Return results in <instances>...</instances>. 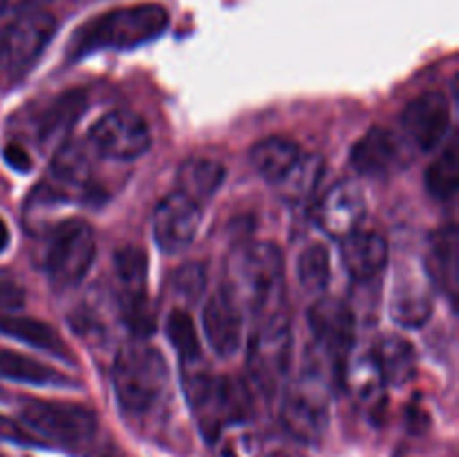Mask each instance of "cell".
Returning <instances> with one entry per match:
<instances>
[{"label": "cell", "mask_w": 459, "mask_h": 457, "mask_svg": "<svg viewBox=\"0 0 459 457\" xmlns=\"http://www.w3.org/2000/svg\"><path fill=\"white\" fill-rule=\"evenodd\" d=\"M169 27V13L160 4H130L92 18L76 30L70 43V58H81L97 49H133L151 43Z\"/></svg>", "instance_id": "cell-1"}, {"label": "cell", "mask_w": 459, "mask_h": 457, "mask_svg": "<svg viewBox=\"0 0 459 457\" xmlns=\"http://www.w3.org/2000/svg\"><path fill=\"white\" fill-rule=\"evenodd\" d=\"M112 384L121 408L133 417H143L161 401L169 388V366L155 348L130 343L117 354Z\"/></svg>", "instance_id": "cell-2"}, {"label": "cell", "mask_w": 459, "mask_h": 457, "mask_svg": "<svg viewBox=\"0 0 459 457\" xmlns=\"http://www.w3.org/2000/svg\"><path fill=\"white\" fill-rule=\"evenodd\" d=\"M184 390L195 410L200 428L213 442L229 424L245 421L251 415V399L245 385L229 376H211L209 372H184Z\"/></svg>", "instance_id": "cell-3"}, {"label": "cell", "mask_w": 459, "mask_h": 457, "mask_svg": "<svg viewBox=\"0 0 459 457\" xmlns=\"http://www.w3.org/2000/svg\"><path fill=\"white\" fill-rule=\"evenodd\" d=\"M56 27V18L43 9L18 13L4 27L0 34V88H13L30 74L52 43Z\"/></svg>", "instance_id": "cell-4"}, {"label": "cell", "mask_w": 459, "mask_h": 457, "mask_svg": "<svg viewBox=\"0 0 459 457\" xmlns=\"http://www.w3.org/2000/svg\"><path fill=\"white\" fill-rule=\"evenodd\" d=\"M233 287L258 316L282 309V254L276 245H251L233 258Z\"/></svg>", "instance_id": "cell-5"}, {"label": "cell", "mask_w": 459, "mask_h": 457, "mask_svg": "<svg viewBox=\"0 0 459 457\" xmlns=\"http://www.w3.org/2000/svg\"><path fill=\"white\" fill-rule=\"evenodd\" d=\"M290 354L291 330L285 312L278 309V312L263 314L251 336L249 358H247L251 376L263 392L273 394L281 388L290 367Z\"/></svg>", "instance_id": "cell-6"}, {"label": "cell", "mask_w": 459, "mask_h": 457, "mask_svg": "<svg viewBox=\"0 0 459 457\" xmlns=\"http://www.w3.org/2000/svg\"><path fill=\"white\" fill-rule=\"evenodd\" d=\"M97 255V237L83 220H65L49 236L45 272L56 287H72L85 278Z\"/></svg>", "instance_id": "cell-7"}, {"label": "cell", "mask_w": 459, "mask_h": 457, "mask_svg": "<svg viewBox=\"0 0 459 457\" xmlns=\"http://www.w3.org/2000/svg\"><path fill=\"white\" fill-rule=\"evenodd\" d=\"M281 419L296 439L316 444L330 424V390L321 375L305 372L285 392Z\"/></svg>", "instance_id": "cell-8"}, {"label": "cell", "mask_w": 459, "mask_h": 457, "mask_svg": "<svg viewBox=\"0 0 459 457\" xmlns=\"http://www.w3.org/2000/svg\"><path fill=\"white\" fill-rule=\"evenodd\" d=\"M115 273L121 291V312L130 330L139 336H148L155 330V309L148 300V255L142 246L126 245L115 254Z\"/></svg>", "instance_id": "cell-9"}, {"label": "cell", "mask_w": 459, "mask_h": 457, "mask_svg": "<svg viewBox=\"0 0 459 457\" xmlns=\"http://www.w3.org/2000/svg\"><path fill=\"white\" fill-rule=\"evenodd\" d=\"M22 421L36 433L61 444H81L97 433V415L88 406L31 399L21 410Z\"/></svg>", "instance_id": "cell-10"}, {"label": "cell", "mask_w": 459, "mask_h": 457, "mask_svg": "<svg viewBox=\"0 0 459 457\" xmlns=\"http://www.w3.org/2000/svg\"><path fill=\"white\" fill-rule=\"evenodd\" d=\"M307 323L314 341L330 358L334 379L345 381L350 352L354 348V314L339 300H318L309 307Z\"/></svg>", "instance_id": "cell-11"}, {"label": "cell", "mask_w": 459, "mask_h": 457, "mask_svg": "<svg viewBox=\"0 0 459 457\" xmlns=\"http://www.w3.org/2000/svg\"><path fill=\"white\" fill-rule=\"evenodd\" d=\"M88 142L112 160H137L151 148L152 139L142 116L130 110H112L94 121Z\"/></svg>", "instance_id": "cell-12"}, {"label": "cell", "mask_w": 459, "mask_h": 457, "mask_svg": "<svg viewBox=\"0 0 459 457\" xmlns=\"http://www.w3.org/2000/svg\"><path fill=\"white\" fill-rule=\"evenodd\" d=\"M202 222V206L173 191L152 211V236L164 251H178L195 237Z\"/></svg>", "instance_id": "cell-13"}, {"label": "cell", "mask_w": 459, "mask_h": 457, "mask_svg": "<svg viewBox=\"0 0 459 457\" xmlns=\"http://www.w3.org/2000/svg\"><path fill=\"white\" fill-rule=\"evenodd\" d=\"M366 195L352 179H343L332 186L316 204V222L327 236L341 237L357 231L366 218Z\"/></svg>", "instance_id": "cell-14"}, {"label": "cell", "mask_w": 459, "mask_h": 457, "mask_svg": "<svg viewBox=\"0 0 459 457\" xmlns=\"http://www.w3.org/2000/svg\"><path fill=\"white\" fill-rule=\"evenodd\" d=\"M451 106L442 92H426L412 99L402 112V125L421 151H433L446 137Z\"/></svg>", "instance_id": "cell-15"}, {"label": "cell", "mask_w": 459, "mask_h": 457, "mask_svg": "<svg viewBox=\"0 0 459 457\" xmlns=\"http://www.w3.org/2000/svg\"><path fill=\"white\" fill-rule=\"evenodd\" d=\"M204 332L209 345L220 357H231L242 345V312L231 291H215L204 307Z\"/></svg>", "instance_id": "cell-16"}, {"label": "cell", "mask_w": 459, "mask_h": 457, "mask_svg": "<svg viewBox=\"0 0 459 457\" xmlns=\"http://www.w3.org/2000/svg\"><path fill=\"white\" fill-rule=\"evenodd\" d=\"M388 240L370 228H357L341 240V260L357 282L379 276L388 264Z\"/></svg>", "instance_id": "cell-17"}, {"label": "cell", "mask_w": 459, "mask_h": 457, "mask_svg": "<svg viewBox=\"0 0 459 457\" xmlns=\"http://www.w3.org/2000/svg\"><path fill=\"white\" fill-rule=\"evenodd\" d=\"M402 161V142L385 128H372L354 143L350 164L361 175H385Z\"/></svg>", "instance_id": "cell-18"}, {"label": "cell", "mask_w": 459, "mask_h": 457, "mask_svg": "<svg viewBox=\"0 0 459 457\" xmlns=\"http://www.w3.org/2000/svg\"><path fill=\"white\" fill-rule=\"evenodd\" d=\"M224 177H227V168L220 161L209 160V157H188L178 170L175 191L184 193L193 202L204 206L222 186Z\"/></svg>", "instance_id": "cell-19"}, {"label": "cell", "mask_w": 459, "mask_h": 457, "mask_svg": "<svg viewBox=\"0 0 459 457\" xmlns=\"http://www.w3.org/2000/svg\"><path fill=\"white\" fill-rule=\"evenodd\" d=\"M303 151L290 137H267L255 143L249 152L251 166L267 182L278 184L300 160Z\"/></svg>", "instance_id": "cell-20"}, {"label": "cell", "mask_w": 459, "mask_h": 457, "mask_svg": "<svg viewBox=\"0 0 459 457\" xmlns=\"http://www.w3.org/2000/svg\"><path fill=\"white\" fill-rule=\"evenodd\" d=\"M0 332L13 339L22 341V343L31 345L36 349H43V352L54 354V357H61L72 361L70 349L63 343L58 332L54 330L48 323L39 321V318L31 316H13V314H0Z\"/></svg>", "instance_id": "cell-21"}, {"label": "cell", "mask_w": 459, "mask_h": 457, "mask_svg": "<svg viewBox=\"0 0 459 457\" xmlns=\"http://www.w3.org/2000/svg\"><path fill=\"white\" fill-rule=\"evenodd\" d=\"M459 269V236L453 224L437 228L430 236V276L455 300Z\"/></svg>", "instance_id": "cell-22"}, {"label": "cell", "mask_w": 459, "mask_h": 457, "mask_svg": "<svg viewBox=\"0 0 459 457\" xmlns=\"http://www.w3.org/2000/svg\"><path fill=\"white\" fill-rule=\"evenodd\" d=\"M375 358L385 385H403L415 376V348L403 336H384Z\"/></svg>", "instance_id": "cell-23"}, {"label": "cell", "mask_w": 459, "mask_h": 457, "mask_svg": "<svg viewBox=\"0 0 459 457\" xmlns=\"http://www.w3.org/2000/svg\"><path fill=\"white\" fill-rule=\"evenodd\" d=\"M83 110H85V94L81 92V90H70V92L54 99L52 106H49L48 110H45V115L40 116V124H39L40 139H43L45 143L63 142L65 134L70 133V128L76 124V119H79Z\"/></svg>", "instance_id": "cell-24"}, {"label": "cell", "mask_w": 459, "mask_h": 457, "mask_svg": "<svg viewBox=\"0 0 459 457\" xmlns=\"http://www.w3.org/2000/svg\"><path fill=\"white\" fill-rule=\"evenodd\" d=\"M433 312V296L426 282L406 280L399 282L393 296V316L399 325L420 327L429 321Z\"/></svg>", "instance_id": "cell-25"}, {"label": "cell", "mask_w": 459, "mask_h": 457, "mask_svg": "<svg viewBox=\"0 0 459 457\" xmlns=\"http://www.w3.org/2000/svg\"><path fill=\"white\" fill-rule=\"evenodd\" d=\"M0 375L12 381L31 385H65L70 381L56 372L54 367L25 357V354L12 352V349H0Z\"/></svg>", "instance_id": "cell-26"}, {"label": "cell", "mask_w": 459, "mask_h": 457, "mask_svg": "<svg viewBox=\"0 0 459 457\" xmlns=\"http://www.w3.org/2000/svg\"><path fill=\"white\" fill-rule=\"evenodd\" d=\"M323 160L318 155H300V160L296 161L294 168L285 175V177L278 182L282 195L287 197L294 204H300V202L309 200V197L316 193L318 184H321L323 177Z\"/></svg>", "instance_id": "cell-27"}, {"label": "cell", "mask_w": 459, "mask_h": 457, "mask_svg": "<svg viewBox=\"0 0 459 457\" xmlns=\"http://www.w3.org/2000/svg\"><path fill=\"white\" fill-rule=\"evenodd\" d=\"M459 186V157L457 148L448 146L442 157L433 161L426 170V191L433 200L446 202L457 193Z\"/></svg>", "instance_id": "cell-28"}, {"label": "cell", "mask_w": 459, "mask_h": 457, "mask_svg": "<svg viewBox=\"0 0 459 457\" xmlns=\"http://www.w3.org/2000/svg\"><path fill=\"white\" fill-rule=\"evenodd\" d=\"M90 157L81 143L70 142L58 148L52 161V173L58 182L74 184V186H90Z\"/></svg>", "instance_id": "cell-29"}, {"label": "cell", "mask_w": 459, "mask_h": 457, "mask_svg": "<svg viewBox=\"0 0 459 457\" xmlns=\"http://www.w3.org/2000/svg\"><path fill=\"white\" fill-rule=\"evenodd\" d=\"M332 276V258L325 245H309L299 258V280L307 291H323Z\"/></svg>", "instance_id": "cell-30"}, {"label": "cell", "mask_w": 459, "mask_h": 457, "mask_svg": "<svg viewBox=\"0 0 459 457\" xmlns=\"http://www.w3.org/2000/svg\"><path fill=\"white\" fill-rule=\"evenodd\" d=\"M166 336L178 349L184 363H195L200 358V341L191 314L184 309H173L166 318Z\"/></svg>", "instance_id": "cell-31"}, {"label": "cell", "mask_w": 459, "mask_h": 457, "mask_svg": "<svg viewBox=\"0 0 459 457\" xmlns=\"http://www.w3.org/2000/svg\"><path fill=\"white\" fill-rule=\"evenodd\" d=\"M345 376L352 384V390L363 399V401L372 403L377 394H381L384 388V376H381L379 366H377L375 354H368V357L359 358L352 366V370L345 372Z\"/></svg>", "instance_id": "cell-32"}, {"label": "cell", "mask_w": 459, "mask_h": 457, "mask_svg": "<svg viewBox=\"0 0 459 457\" xmlns=\"http://www.w3.org/2000/svg\"><path fill=\"white\" fill-rule=\"evenodd\" d=\"M173 282V289L178 291L182 298L186 300H197L202 294H204V287H206V269L204 264L200 263H186L173 273L170 278Z\"/></svg>", "instance_id": "cell-33"}, {"label": "cell", "mask_w": 459, "mask_h": 457, "mask_svg": "<svg viewBox=\"0 0 459 457\" xmlns=\"http://www.w3.org/2000/svg\"><path fill=\"white\" fill-rule=\"evenodd\" d=\"M0 442L21 444V446H39L40 439L34 437L30 430L22 428L18 421L9 419V417L0 415Z\"/></svg>", "instance_id": "cell-34"}, {"label": "cell", "mask_w": 459, "mask_h": 457, "mask_svg": "<svg viewBox=\"0 0 459 457\" xmlns=\"http://www.w3.org/2000/svg\"><path fill=\"white\" fill-rule=\"evenodd\" d=\"M25 303V289L9 278H0V309H18Z\"/></svg>", "instance_id": "cell-35"}, {"label": "cell", "mask_w": 459, "mask_h": 457, "mask_svg": "<svg viewBox=\"0 0 459 457\" xmlns=\"http://www.w3.org/2000/svg\"><path fill=\"white\" fill-rule=\"evenodd\" d=\"M52 0H0V13L4 16H18L25 12H36Z\"/></svg>", "instance_id": "cell-36"}, {"label": "cell", "mask_w": 459, "mask_h": 457, "mask_svg": "<svg viewBox=\"0 0 459 457\" xmlns=\"http://www.w3.org/2000/svg\"><path fill=\"white\" fill-rule=\"evenodd\" d=\"M4 161H7L13 170H21V173H27V170L31 168L30 155H27L18 143H9V146L4 148Z\"/></svg>", "instance_id": "cell-37"}, {"label": "cell", "mask_w": 459, "mask_h": 457, "mask_svg": "<svg viewBox=\"0 0 459 457\" xmlns=\"http://www.w3.org/2000/svg\"><path fill=\"white\" fill-rule=\"evenodd\" d=\"M7 245H9V228L7 224H4V220L0 218V254L7 249Z\"/></svg>", "instance_id": "cell-38"}]
</instances>
